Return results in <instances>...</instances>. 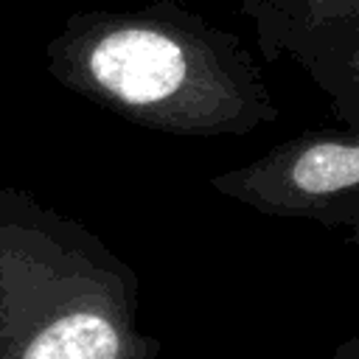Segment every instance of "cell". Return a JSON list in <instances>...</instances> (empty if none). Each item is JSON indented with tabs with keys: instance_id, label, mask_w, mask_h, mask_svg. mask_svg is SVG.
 <instances>
[{
	"instance_id": "obj_3",
	"label": "cell",
	"mask_w": 359,
	"mask_h": 359,
	"mask_svg": "<svg viewBox=\"0 0 359 359\" xmlns=\"http://www.w3.org/2000/svg\"><path fill=\"white\" fill-rule=\"evenodd\" d=\"M118 345V328L104 311L76 306L42 325L22 359H115Z\"/></svg>"
},
{
	"instance_id": "obj_5",
	"label": "cell",
	"mask_w": 359,
	"mask_h": 359,
	"mask_svg": "<svg viewBox=\"0 0 359 359\" xmlns=\"http://www.w3.org/2000/svg\"><path fill=\"white\" fill-rule=\"evenodd\" d=\"M334 359H359V334H356V337H351L348 342H342V345L337 348Z\"/></svg>"
},
{
	"instance_id": "obj_2",
	"label": "cell",
	"mask_w": 359,
	"mask_h": 359,
	"mask_svg": "<svg viewBox=\"0 0 359 359\" xmlns=\"http://www.w3.org/2000/svg\"><path fill=\"white\" fill-rule=\"evenodd\" d=\"M208 182L264 213L331 219L359 196V137L300 135Z\"/></svg>"
},
{
	"instance_id": "obj_1",
	"label": "cell",
	"mask_w": 359,
	"mask_h": 359,
	"mask_svg": "<svg viewBox=\"0 0 359 359\" xmlns=\"http://www.w3.org/2000/svg\"><path fill=\"white\" fill-rule=\"evenodd\" d=\"M65 90L163 135H247L275 118L241 39L177 0L73 11L45 42Z\"/></svg>"
},
{
	"instance_id": "obj_4",
	"label": "cell",
	"mask_w": 359,
	"mask_h": 359,
	"mask_svg": "<svg viewBox=\"0 0 359 359\" xmlns=\"http://www.w3.org/2000/svg\"><path fill=\"white\" fill-rule=\"evenodd\" d=\"M244 11L255 20L261 42L303 34L359 11V0H244Z\"/></svg>"
}]
</instances>
